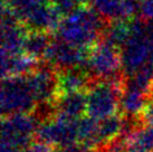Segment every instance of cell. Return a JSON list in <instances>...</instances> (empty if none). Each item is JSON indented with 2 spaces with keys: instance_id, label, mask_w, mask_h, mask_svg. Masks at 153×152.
I'll use <instances>...</instances> for the list:
<instances>
[{
  "instance_id": "cell-1",
  "label": "cell",
  "mask_w": 153,
  "mask_h": 152,
  "mask_svg": "<svg viewBox=\"0 0 153 152\" xmlns=\"http://www.w3.org/2000/svg\"><path fill=\"white\" fill-rule=\"evenodd\" d=\"M107 21L95 10L79 7L63 17L57 28V38L83 49H91L103 38Z\"/></svg>"
},
{
  "instance_id": "cell-2",
  "label": "cell",
  "mask_w": 153,
  "mask_h": 152,
  "mask_svg": "<svg viewBox=\"0 0 153 152\" xmlns=\"http://www.w3.org/2000/svg\"><path fill=\"white\" fill-rule=\"evenodd\" d=\"M125 78L115 80H94L86 91L87 116L102 121L116 114L123 93Z\"/></svg>"
},
{
  "instance_id": "cell-3",
  "label": "cell",
  "mask_w": 153,
  "mask_h": 152,
  "mask_svg": "<svg viewBox=\"0 0 153 152\" xmlns=\"http://www.w3.org/2000/svg\"><path fill=\"white\" fill-rule=\"evenodd\" d=\"M153 46L146 34V24L132 19V31L128 42L121 48V60L124 77H131L151 63Z\"/></svg>"
},
{
  "instance_id": "cell-4",
  "label": "cell",
  "mask_w": 153,
  "mask_h": 152,
  "mask_svg": "<svg viewBox=\"0 0 153 152\" xmlns=\"http://www.w3.org/2000/svg\"><path fill=\"white\" fill-rule=\"evenodd\" d=\"M94 80H115L125 78L122 71L121 51L102 38L89 49L86 69Z\"/></svg>"
},
{
  "instance_id": "cell-5",
  "label": "cell",
  "mask_w": 153,
  "mask_h": 152,
  "mask_svg": "<svg viewBox=\"0 0 153 152\" xmlns=\"http://www.w3.org/2000/svg\"><path fill=\"white\" fill-rule=\"evenodd\" d=\"M0 101L4 116L18 113H30L38 105L26 76L2 78Z\"/></svg>"
},
{
  "instance_id": "cell-6",
  "label": "cell",
  "mask_w": 153,
  "mask_h": 152,
  "mask_svg": "<svg viewBox=\"0 0 153 152\" xmlns=\"http://www.w3.org/2000/svg\"><path fill=\"white\" fill-rule=\"evenodd\" d=\"M78 120L56 112L51 118H45L38 125L36 138L38 141L51 147L66 148L78 142Z\"/></svg>"
},
{
  "instance_id": "cell-7",
  "label": "cell",
  "mask_w": 153,
  "mask_h": 152,
  "mask_svg": "<svg viewBox=\"0 0 153 152\" xmlns=\"http://www.w3.org/2000/svg\"><path fill=\"white\" fill-rule=\"evenodd\" d=\"M38 125V118L30 113H18L4 116L1 141L26 150L31 143L33 138L36 136Z\"/></svg>"
},
{
  "instance_id": "cell-8",
  "label": "cell",
  "mask_w": 153,
  "mask_h": 152,
  "mask_svg": "<svg viewBox=\"0 0 153 152\" xmlns=\"http://www.w3.org/2000/svg\"><path fill=\"white\" fill-rule=\"evenodd\" d=\"M37 104L55 106L60 96L58 71L49 65H39L34 72L26 75Z\"/></svg>"
},
{
  "instance_id": "cell-9",
  "label": "cell",
  "mask_w": 153,
  "mask_h": 152,
  "mask_svg": "<svg viewBox=\"0 0 153 152\" xmlns=\"http://www.w3.org/2000/svg\"><path fill=\"white\" fill-rule=\"evenodd\" d=\"M88 49L78 48L60 39L51 40L44 59L46 64L57 71H65L72 68L87 69L88 63Z\"/></svg>"
},
{
  "instance_id": "cell-10",
  "label": "cell",
  "mask_w": 153,
  "mask_h": 152,
  "mask_svg": "<svg viewBox=\"0 0 153 152\" xmlns=\"http://www.w3.org/2000/svg\"><path fill=\"white\" fill-rule=\"evenodd\" d=\"M62 13L56 6L51 2H45L29 9L18 18L28 31L49 33L57 30L63 19Z\"/></svg>"
},
{
  "instance_id": "cell-11",
  "label": "cell",
  "mask_w": 153,
  "mask_h": 152,
  "mask_svg": "<svg viewBox=\"0 0 153 152\" xmlns=\"http://www.w3.org/2000/svg\"><path fill=\"white\" fill-rule=\"evenodd\" d=\"M151 97L143 91L130 84L125 80L123 93L121 96L120 107L122 109L123 115L126 118H140L149 105Z\"/></svg>"
},
{
  "instance_id": "cell-12",
  "label": "cell",
  "mask_w": 153,
  "mask_h": 152,
  "mask_svg": "<svg viewBox=\"0 0 153 152\" xmlns=\"http://www.w3.org/2000/svg\"><path fill=\"white\" fill-rule=\"evenodd\" d=\"M94 80L87 71L81 68H72L58 71V83H59L60 95L75 92H84L88 89Z\"/></svg>"
},
{
  "instance_id": "cell-13",
  "label": "cell",
  "mask_w": 153,
  "mask_h": 152,
  "mask_svg": "<svg viewBox=\"0 0 153 152\" xmlns=\"http://www.w3.org/2000/svg\"><path fill=\"white\" fill-rule=\"evenodd\" d=\"M38 66V60L28 56L25 53L13 56L1 55L2 78L11 76H26L34 72Z\"/></svg>"
},
{
  "instance_id": "cell-14",
  "label": "cell",
  "mask_w": 153,
  "mask_h": 152,
  "mask_svg": "<svg viewBox=\"0 0 153 152\" xmlns=\"http://www.w3.org/2000/svg\"><path fill=\"white\" fill-rule=\"evenodd\" d=\"M125 115L114 114L110 118L98 121L97 133V149L101 150L107 144L124 134L125 129Z\"/></svg>"
},
{
  "instance_id": "cell-15",
  "label": "cell",
  "mask_w": 153,
  "mask_h": 152,
  "mask_svg": "<svg viewBox=\"0 0 153 152\" xmlns=\"http://www.w3.org/2000/svg\"><path fill=\"white\" fill-rule=\"evenodd\" d=\"M55 109L57 112L65 114L69 118L79 120L87 110L86 92H75L60 95L56 102Z\"/></svg>"
},
{
  "instance_id": "cell-16",
  "label": "cell",
  "mask_w": 153,
  "mask_h": 152,
  "mask_svg": "<svg viewBox=\"0 0 153 152\" xmlns=\"http://www.w3.org/2000/svg\"><path fill=\"white\" fill-rule=\"evenodd\" d=\"M131 31L132 20H124V19L113 20L108 22V25L106 26L103 34V38L121 49L131 36Z\"/></svg>"
},
{
  "instance_id": "cell-17",
  "label": "cell",
  "mask_w": 153,
  "mask_h": 152,
  "mask_svg": "<svg viewBox=\"0 0 153 152\" xmlns=\"http://www.w3.org/2000/svg\"><path fill=\"white\" fill-rule=\"evenodd\" d=\"M51 39L47 33L29 31L25 40L24 53L35 59H44Z\"/></svg>"
},
{
  "instance_id": "cell-18",
  "label": "cell",
  "mask_w": 153,
  "mask_h": 152,
  "mask_svg": "<svg viewBox=\"0 0 153 152\" xmlns=\"http://www.w3.org/2000/svg\"><path fill=\"white\" fill-rule=\"evenodd\" d=\"M78 143L92 149H97L98 121L86 116L78 120Z\"/></svg>"
},
{
  "instance_id": "cell-19",
  "label": "cell",
  "mask_w": 153,
  "mask_h": 152,
  "mask_svg": "<svg viewBox=\"0 0 153 152\" xmlns=\"http://www.w3.org/2000/svg\"><path fill=\"white\" fill-rule=\"evenodd\" d=\"M91 8L106 21L121 19L122 0H89Z\"/></svg>"
},
{
  "instance_id": "cell-20",
  "label": "cell",
  "mask_w": 153,
  "mask_h": 152,
  "mask_svg": "<svg viewBox=\"0 0 153 152\" xmlns=\"http://www.w3.org/2000/svg\"><path fill=\"white\" fill-rule=\"evenodd\" d=\"M45 2H51V1L49 0H4V6L10 9L17 16V18H19L22 13L28 11L29 9Z\"/></svg>"
},
{
  "instance_id": "cell-21",
  "label": "cell",
  "mask_w": 153,
  "mask_h": 152,
  "mask_svg": "<svg viewBox=\"0 0 153 152\" xmlns=\"http://www.w3.org/2000/svg\"><path fill=\"white\" fill-rule=\"evenodd\" d=\"M25 152H55V150L54 147L37 140L36 142H31L28 145V148L25 150Z\"/></svg>"
},
{
  "instance_id": "cell-22",
  "label": "cell",
  "mask_w": 153,
  "mask_h": 152,
  "mask_svg": "<svg viewBox=\"0 0 153 152\" xmlns=\"http://www.w3.org/2000/svg\"><path fill=\"white\" fill-rule=\"evenodd\" d=\"M140 13L146 20L153 19V0H142Z\"/></svg>"
},
{
  "instance_id": "cell-23",
  "label": "cell",
  "mask_w": 153,
  "mask_h": 152,
  "mask_svg": "<svg viewBox=\"0 0 153 152\" xmlns=\"http://www.w3.org/2000/svg\"><path fill=\"white\" fill-rule=\"evenodd\" d=\"M140 120L144 127H153V104L152 103H150L149 105L146 106V109L144 110V112H143L142 115L140 116Z\"/></svg>"
},
{
  "instance_id": "cell-24",
  "label": "cell",
  "mask_w": 153,
  "mask_h": 152,
  "mask_svg": "<svg viewBox=\"0 0 153 152\" xmlns=\"http://www.w3.org/2000/svg\"><path fill=\"white\" fill-rule=\"evenodd\" d=\"M58 152H101L100 150L96 149H92L85 145H82V144H73L66 148H62Z\"/></svg>"
},
{
  "instance_id": "cell-25",
  "label": "cell",
  "mask_w": 153,
  "mask_h": 152,
  "mask_svg": "<svg viewBox=\"0 0 153 152\" xmlns=\"http://www.w3.org/2000/svg\"><path fill=\"white\" fill-rule=\"evenodd\" d=\"M0 152H25V150L18 148L16 145H13V144H9L7 142L1 141V151Z\"/></svg>"
},
{
  "instance_id": "cell-26",
  "label": "cell",
  "mask_w": 153,
  "mask_h": 152,
  "mask_svg": "<svg viewBox=\"0 0 153 152\" xmlns=\"http://www.w3.org/2000/svg\"><path fill=\"white\" fill-rule=\"evenodd\" d=\"M146 34H148V37H149L150 42L153 46V19L148 20V22H146Z\"/></svg>"
},
{
  "instance_id": "cell-27",
  "label": "cell",
  "mask_w": 153,
  "mask_h": 152,
  "mask_svg": "<svg viewBox=\"0 0 153 152\" xmlns=\"http://www.w3.org/2000/svg\"><path fill=\"white\" fill-rule=\"evenodd\" d=\"M151 63L153 64V49H152V56H151Z\"/></svg>"
}]
</instances>
